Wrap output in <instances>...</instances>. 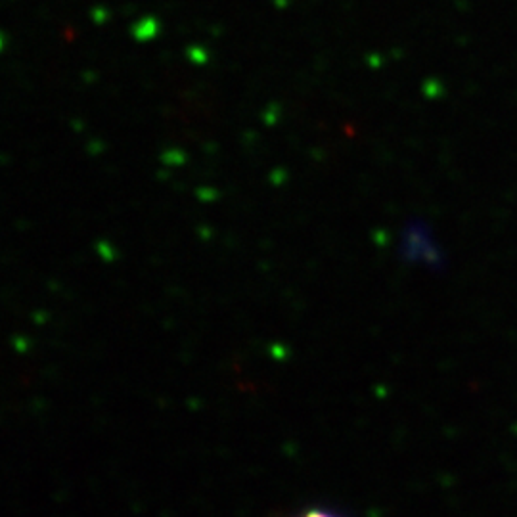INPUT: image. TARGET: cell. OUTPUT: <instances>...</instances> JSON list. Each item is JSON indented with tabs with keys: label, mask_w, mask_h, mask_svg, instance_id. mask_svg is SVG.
Returning a JSON list of instances; mask_svg holds the SVG:
<instances>
[{
	"label": "cell",
	"mask_w": 517,
	"mask_h": 517,
	"mask_svg": "<svg viewBox=\"0 0 517 517\" xmlns=\"http://www.w3.org/2000/svg\"><path fill=\"white\" fill-rule=\"evenodd\" d=\"M305 517H335L332 513H326V511H309Z\"/></svg>",
	"instance_id": "obj_2"
},
{
	"label": "cell",
	"mask_w": 517,
	"mask_h": 517,
	"mask_svg": "<svg viewBox=\"0 0 517 517\" xmlns=\"http://www.w3.org/2000/svg\"><path fill=\"white\" fill-rule=\"evenodd\" d=\"M157 31H159V21L154 20V18H146V20L138 21L135 29H132L137 41H150L151 37H156Z\"/></svg>",
	"instance_id": "obj_1"
}]
</instances>
